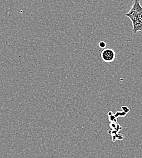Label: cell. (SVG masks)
<instances>
[{
  "label": "cell",
  "instance_id": "1",
  "mask_svg": "<svg viewBox=\"0 0 142 158\" xmlns=\"http://www.w3.org/2000/svg\"><path fill=\"white\" fill-rule=\"evenodd\" d=\"M125 15L131 21L132 33L142 34V6L140 0H133L131 9Z\"/></svg>",
  "mask_w": 142,
  "mask_h": 158
},
{
  "label": "cell",
  "instance_id": "2",
  "mask_svg": "<svg viewBox=\"0 0 142 158\" xmlns=\"http://www.w3.org/2000/svg\"><path fill=\"white\" fill-rule=\"evenodd\" d=\"M101 59L105 63H111L116 59V52L111 48L103 49L101 54Z\"/></svg>",
  "mask_w": 142,
  "mask_h": 158
},
{
  "label": "cell",
  "instance_id": "3",
  "mask_svg": "<svg viewBox=\"0 0 142 158\" xmlns=\"http://www.w3.org/2000/svg\"><path fill=\"white\" fill-rule=\"evenodd\" d=\"M98 45H99V47L100 48H102V49H105V48H106V42H105V41H101L99 42Z\"/></svg>",
  "mask_w": 142,
  "mask_h": 158
}]
</instances>
